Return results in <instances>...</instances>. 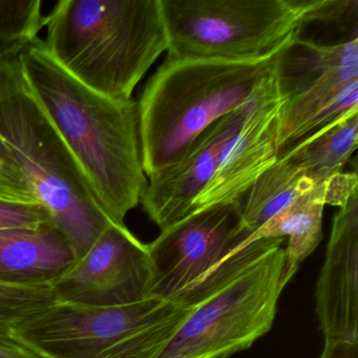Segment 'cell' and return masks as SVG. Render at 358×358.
Wrapping results in <instances>:
<instances>
[{
    "label": "cell",
    "mask_w": 358,
    "mask_h": 358,
    "mask_svg": "<svg viewBox=\"0 0 358 358\" xmlns=\"http://www.w3.org/2000/svg\"><path fill=\"white\" fill-rule=\"evenodd\" d=\"M284 99L278 152L357 106L358 38L320 45L299 35L278 53L274 69Z\"/></svg>",
    "instance_id": "cell-9"
},
{
    "label": "cell",
    "mask_w": 358,
    "mask_h": 358,
    "mask_svg": "<svg viewBox=\"0 0 358 358\" xmlns=\"http://www.w3.org/2000/svg\"><path fill=\"white\" fill-rule=\"evenodd\" d=\"M150 275L148 245L125 224L110 223L91 249L51 287L57 303L115 307L148 299Z\"/></svg>",
    "instance_id": "cell-10"
},
{
    "label": "cell",
    "mask_w": 358,
    "mask_h": 358,
    "mask_svg": "<svg viewBox=\"0 0 358 358\" xmlns=\"http://www.w3.org/2000/svg\"><path fill=\"white\" fill-rule=\"evenodd\" d=\"M22 73L113 223L124 224L148 186L137 102L114 101L64 72L41 38L22 43Z\"/></svg>",
    "instance_id": "cell-1"
},
{
    "label": "cell",
    "mask_w": 358,
    "mask_h": 358,
    "mask_svg": "<svg viewBox=\"0 0 358 358\" xmlns=\"http://www.w3.org/2000/svg\"><path fill=\"white\" fill-rule=\"evenodd\" d=\"M282 104L273 71L255 94L219 166L194 201L192 213L242 201L253 183L275 162Z\"/></svg>",
    "instance_id": "cell-11"
},
{
    "label": "cell",
    "mask_w": 358,
    "mask_h": 358,
    "mask_svg": "<svg viewBox=\"0 0 358 358\" xmlns=\"http://www.w3.org/2000/svg\"><path fill=\"white\" fill-rule=\"evenodd\" d=\"M192 309L157 297L115 307L55 303L12 336L45 358H158Z\"/></svg>",
    "instance_id": "cell-5"
},
{
    "label": "cell",
    "mask_w": 358,
    "mask_h": 358,
    "mask_svg": "<svg viewBox=\"0 0 358 358\" xmlns=\"http://www.w3.org/2000/svg\"><path fill=\"white\" fill-rule=\"evenodd\" d=\"M282 244L194 306L158 358H227L269 332L285 288Z\"/></svg>",
    "instance_id": "cell-8"
},
{
    "label": "cell",
    "mask_w": 358,
    "mask_h": 358,
    "mask_svg": "<svg viewBox=\"0 0 358 358\" xmlns=\"http://www.w3.org/2000/svg\"><path fill=\"white\" fill-rule=\"evenodd\" d=\"M320 358H358V343H324Z\"/></svg>",
    "instance_id": "cell-23"
},
{
    "label": "cell",
    "mask_w": 358,
    "mask_h": 358,
    "mask_svg": "<svg viewBox=\"0 0 358 358\" xmlns=\"http://www.w3.org/2000/svg\"><path fill=\"white\" fill-rule=\"evenodd\" d=\"M20 45H12L0 56V137L79 259L113 222L29 87Z\"/></svg>",
    "instance_id": "cell-4"
},
{
    "label": "cell",
    "mask_w": 358,
    "mask_h": 358,
    "mask_svg": "<svg viewBox=\"0 0 358 358\" xmlns=\"http://www.w3.org/2000/svg\"><path fill=\"white\" fill-rule=\"evenodd\" d=\"M0 358H45L22 343L0 345Z\"/></svg>",
    "instance_id": "cell-24"
},
{
    "label": "cell",
    "mask_w": 358,
    "mask_h": 358,
    "mask_svg": "<svg viewBox=\"0 0 358 358\" xmlns=\"http://www.w3.org/2000/svg\"><path fill=\"white\" fill-rule=\"evenodd\" d=\"M282 48L248 60L167 56L137 102L146 177L175 164L203 131L251 102L273 73Z\"/></svg>",
    "instance_id": "cell-3"
},
{
    "label": "cell",
    "mask_w": 358,
    "mask_h": 358,
    "mask_svg": "<svg viewBox=\"0 0 358 358\" xmlns=\"http://www.w3.org/2000/svg\"><path fill=\"white\" fill-rule=\"evenodd\" d=\"M357 173H339L329 178L327 184V205L343 207L357 192Z\"/></svg>",
    "instance_id": "cell-22"
},
{
    "label": "cell",
    "mask_w": 358,
    "mask_h": 358,
    "mask_svg": "<svg viewBox=\"0 0 358 358\" xmlns=\"http://www.w3.org/2000/svg\"><path fill=\"white\" fill-rule=\"evenodd\" d=\"M54 225L45 206L35 203L0 200V230Z\"/></svg>",
    "instance_id": "cell-21"
},
{
    "label": "cell",
    "mask_w": 358,
    "mask_h": 358,
    "mask_svg": "<svg viewBox=\"0 0 358 358\" xmlns=\"http://www.w3.org/2000/svg\"><path fill=\"white\" fill-rule=\"evenodd\" d=\"M77 261L55 225L0 230V284L51 286Z\"/></svg>",
    "instance_id": "cell-14"
},
{
    "label": "cell",
    "mask_w": 358,
    "mask_h": 358,
    "mask_svg": "<svg viewBox=\"0 0 358 358\" xmlns=\"http://www.w3.org/2000/svg\"><path fill=\"white\" fill-rule=\"evenodd\" d=\"M251 102L213 123L192 142L175 164L148 178L150 181L140 202L161 230L192 213L194 201L219 166Z\"/></svg>",
    "instance_id": "cell-12"
},
{
    "label": "cell",
    "mask_w": 358,
    "mask_h": 358,
    "mask_svg": "<svg viewBox=\"0 0 358 358\" xmlns=\"http://www.w3.org/2000/svg\"><path fill=\"white\" fill-rule=\"evenodd\" d=\"M328 180L320 182L313 189L295 199L286 208L276 213L249 236L238 248L240 250L261 238L288 236L282 272L284 287L292 280L301 263L315 250L322 241V213L327 205Z\"/></svg>",
    "instance_id": "cell-15"
},
{
    "label": "cell",
    "mask_w": 358,
    "mask_h": 358,
    "mask_svg": "<svg viewBox=\"0 0 358 358\" xmlns=\"http://www.w3.org/2000/svg\"><path fill=\"white\" fill-rule=\"evenodd\" d=\"M315 299L324 343H358V192L333 217Z\"/></svg>",
    "instance_id": "cell-13"
},
{
    "label": "cell",
    "mask_w": 358,
    "mask_h": 358,
    "mask_svg": "<svg viewBox=\"0 0 358 358\" xmlns=\"http://www.w3.org/2000/svg\"><path fill=\"white\" fill-rule=\"evenodd\" d=\"M12 45H0V56L3 55L8 49H10Z\"/></svg>",
    "instance_id": "cell-25"
},
{
    "label": "cell",
    "mask_w": 358,
    "mask_h": 358,
    "mask_svg": "<svg viewBox=\"0 0 358 358\" xmlns=\"http://www.w3.org/2000/svg\"><path fill=\"white\" fill-rule=\"evenodd\" d=\"M45 27L52 59L114 101L133 100L138 83L169 48L160 0H62Z\"/></svg>",
    "instance_id": "cell-2"
},
{
    "label": "cell",
    "mask_w": 358,
    "mask_h": 358,
    "mask_svg": "<svg viewBox=\"0 0 358 358\" xmlns=\"http://www.w3.org/2000/svg\"><path fill=\"white\" fill-rule=\"evenodd\" d=\"M55 303L52 287H20L0 284V345L20 343L13 331Z\"/></svg>",
    "instance_id": "cell-18"
},
{
    "label": "cell",
    "mask_w": 358,
    "mask_h": 358,
    "mask_svg": "<svg viewBox=\"0 0 358 358\" xmlns=\"http://www.w3.org/2000/svg\"><path fill=\"white\" fill-rule=\"evenodd\" d=\"M242 201L189 213L161 230L148 244L152 275L148 297L194 308L238 272L285 242L266 238L240 249Z\"/></svg>",
    "instance_id": "cell-6"
},
{
    "label": "cell",
    "mask_w": 358,
    "mask_h": 358,
    "mask_svg": "<svg viewBox=\"0 0 358 358\" xmlns=\"http://www.w3.org/2000/svg\"><path fill=\"white\" fill-rule=\"evenodd\" d=\"M0 200L41 204L1 137H0Z\"/></svg>",
    "instance_id": "cell-20"
},
{
    "label": "cell",
    "mask_w": 358,
    "mask_h": 358,
    "mask_svg": "<svg viewBox=\"0 0 358 358\" xmlns=\"http://www.w3.org/2000/svg\"><path fill=\"white\" fill-rule=\"evenodd\" d=\"M358 106L280 150L284 157L314 181L324 182L343 173V169L357 148Z\"/></svg>",
    "instance_id": "cell-16"
},
{
    "label": "cell",
    "mask_w": 358,
    "mask_h": 358,
    "mask_svg": "<svg viewBox=\"0 0 358 358\" xmlns=\"http://www.w3.org/2000/svg\"><path fill=\"white\" fill-rule=\"evenodd\" d=\"M41 0H0V45L29 43L47 26Z\"/></svg>",
    "instance_id": "cell-19"
},
{
    "label": "cell",
    "mask_w": 358,
    "mask_h": 358,
    "mask_svg": "<svg viewBox=\"0 0 358 358\" xmlns=\"http://www.w3.org/2000/svg\"><path fill=\"white\" fill-rule=\"evenodd\" d=\"M317 184L296 165L278 156L275 162L249 189L247 202L243 204L241 229L251 236L273 215Z\"/></svg>",
    "instance_id": "cell-17"
},
{
    "label": "cell",
    "mask_w": 358,
    "mask_h": 358,
    "mask_svg": "<svg viewBox=\"0 0 358 358\" xmlns=\"http://www.w3.org/2000/svg\"><path fill=\"white\" fill-rule=\"evenodd\" d=\"M167 56L248 60L270 55L307 22L312 0H160Z\"/></svg>",
    "instance_id": "cell-7"
}]
</instances>
